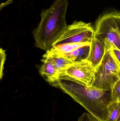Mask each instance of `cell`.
Wrapping results in <instances>:
<instances>
[{
    "label": "cell",
    "mask_w": 120,
    "mask_h": 121,
    "mask_svg": "<svg viewBox=\"0 0 120 121\" xmlns=\"http://www.w3.org/2000/svg\"><path fill=\"white\" fill-rule=\"evenodd\" d=\"M111 50L120 66V50L117 49H111Z\"/></svg>",
    "instance_id": "obj_16"
},
{
    "label": "cell",
    "mask_w": 120,
    "mask_h": 121,
    "mask_svg": "<svg viewBox=\"0 0 120 121\" xmlns=\"http://www.w3.org/2000/svg\"><path fill=\"white\" fill-rule=\"evenodd\" d=\"M41 61L43 63L39 69V74L49 83L54 85L58 79V70L48 60L42 59Z\"/></svg>",
    "instance_id": "obj_9"
},
{
    "label": "cell",
    "mask_w": 120,
    "mask_h": 121,
    "mask_svg": "<svg viewBox=\"0 0 120 121\" xmlns=\"http://www.w3.org/2000/svg\"><path fill=\"white\" fill-rule=\"evenodd\" d=\"M118 101H120V99H119V100H118Z\"/></svg>",
    "instance_id": "obj_17"
},
{
    "label": "cell",
    "mask_w": 120,
    "mask_h": 121,
    "mask_svg": "<svg viewBox=\"0 0 120 121\" xmlns=\"http://www.w3.org/2000/svg\"><path fill=\"white\" fill-rule=\"evenodd\" d=\"M90 46H84L69 53L59 54L71 60L73 63L87 60L90 50Z\"/></svg>",
    "instance_id": "obj_10"
},
{
    "label": "cell",
    "mask_w": 120,
    "mask_h": 121,
    "mask_svg": "<svg viewBox=\"0 0 120 121\" xmlns=\"http://www.w3.org/2000/svg\"><path fill=\"white\" fill-rule=\"evenodd\" d=\"M5 51L3 50L2 49H1V70H0V79H1L3 75V65L5 60L6 55Z\"/></svg>",
    "instance_id": "obj_15"
},
{
    "label": "cell",
    "mask_w": 120,
    "mask_h": 121,
    "mask_svg": "<svg viewBox=\"0 0 120 121\" xmlns=\"http://www.w3.org/2000/svg\"><path fill=\"white\" fill-rule=\"evenodd\" d=\"M94 35L104 42L105 51L120 50V13L108 12L99 17L95 23Z\"/></svg>",
    "instance_id": "obj_3"
},
{
    "label": "cell",
    "mask_w": 120,
    "mask_h": 121,
    "mask_svg": "<svg viewBox=\"0 0 120 121\" xmlns=\"http://www.w3.org/2000/svg\"><path fill=\"white\" fill-rule=\"evenodd\" d=\"M105 52V43L94 35L91 43L87 60L96 68L103 59Z\"/></svg>",
    "instance_id": "obj_7"
},
{
    "label": "cell",
    "mask_w": 120,
    "mask_h": 121,
    "mask_svg": "<svg viewBox=\"0 0 120 121\" xmlns=\"http://www.w3.org/2000/svg\"><path fill=\"white\" fill-rule=\"evenodd\" d=\"M111 91L113 101H118L120 99V79L112 86Z\"/></svg>",
    "instance_id": "obj_13"
},
{
    "label": "cell",
    "mask_w": 120,
    "mask_h": 121,
    "mask_svg": "<svg viewBox=\"0 0 120 121\" xmlns=\"http://www.w3.org/2000/svg\"><path fill=\"white\" fill-rule=\"evenodd\" d=\"M77 121H100L89 113L85 112L79 118Z\"/></svg>",
    "instance_id": "obj_14"
},
{
    "label": "cell",
    "mask_w": 120,
    "mask_h": 121,
    "mask_svg": "<svg viewBox=\"0 0 120 121\" xmlns=\"http://www.w3.org/2000/svg\"><path fill=\"white\" fill-rule=\"evenodd\" d=\"M106 121H120V102L113 101L108 107V118Z\"/></svg>",
    "instance_id": "obj_12"
},
{
    "label": "cell",
    "mask_w": 120,
    "mask_h": 121,
    "mask_svg": "<svg viewBox=\"0 0 120 121\" xmlns=\"http://www.w3.org/2000/svg\"><path fill=\"white\" fill-rule=\"evenodd\" d=\"M43 59L50 62L58 70V73L73 63L71 60L58 53L53 48L46 51L43 55Z\"/></svg>",
    "instance_id": "obj_8"
},
{
    "label": "cell",
    "mask_w": 120,
    "mask_h": 121,
    "mask_svg": "<svg viewBox=\"0 0 120 121\" xmlns=\"http://www.w3.org/2000/svg\"><path fill=\"white\" fill-rule=\"evenodd\" d=\"M120 79V65L111 50L105 51L101 62L96 68L94 81L91 86L110 89Z\"/></svg>",
    "instance_id": "obj_4"
},
{
    "label": "cell",
    "mask_w": 120,
    "mask_h": 121,
    "mask_svg": "<svg viewBox=\"0 0 120 121\" xmlns=\"http://www.w3.org/2000/svg\"><path fill=\"white\" fill-rule=\"evenodd\" d=\"M91 44V43H69L55 45L53 48L59 54H64L69 53L81 47L90 46Z\"/></svg>",
    "instance_id": "obj_11"
},
{
    "label": "cell",
    "mask_w": 120,
    "mask_h": 121,
    "mask_svg": "<svg viewBox=\"0 0 120 121\" xmlns=\"http://www.w3.org/2000/svg\"><path fill=\"white\" fill-rule=\"evenodd\" d=\"M96 68L87 60L74 62L59 72V76L69 77L79 84L91 86L94 80Z\"/></svg>",
    "instance_id": "obj_6"
},
{
    "label": "cell",
    "mask_w": 120,
    "mask_h": 121,
    "mask_svg": "<svg viewBox=\"0 0 120 121\" xmlns=\"http://www.w3.org/2000/svg\"><path fill=\"white\" fill-rule=\"evenodd\" d=\"M53 85L70 95L99 121H107L108 107L113 101L111 89H102L85 86L64 75H59Z\"/></svg>",
    "instance_id": "obj_1"
},
{
    "label": "cell",
    "mask_w": 120,
    "mask_h": 121,
    "mask_svg": "<svg viewBox=\"0 0 120 121\" xmlns=\"http://www.w3.org/2000/svg\"><path fill=\"white\" fill-rule=\"evenodd\" d=\"M68 5L67 0H56L49 8L42 11L41 21L32 32L37 47L47 51L60 39L67 27Z\"/></svg>",
    "instance_id": "obj_2"
},
{
    "label": "cell",
    "mask_w": 120,
    "mask_h": 121,
    "mask_svg": "<svg viewBox=\"0 0 120 121\" xmlns=\"http://www.w3.org/2000/svg\"><path fill=\"white\" fill-rule=\"evenodd\" d=\"M94 37L92 23L75 21L68 25L65 32L54 46L69 43H91Z\"/></svg>",
    "instance_id": "obj_5"
}]
</instances>
